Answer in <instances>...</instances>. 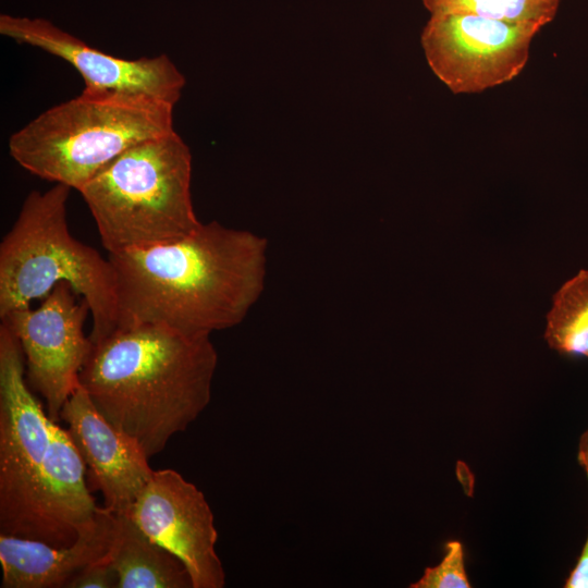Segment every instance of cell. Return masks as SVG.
<instances>
[{"label":"cell","mask_w":588,"mask_h":588,"mask_svg":"<svg viewBox=\"0 0 588 588\" xmlns=\"http://www.w3.org/2000/svg\"><path fill=\"white\" fill-rule=\"evenodd\" d=\"M540 29L531 23L436 13L420 40L433 74L454 94H474L519 75Z\"/></svg>","instance_id":"cell-7"},{"label":"cell","mask_w":588,"mask_h":588,"mask_svg":"<svg viewBox=\"0 0 588 588\" xmlns=\"http://www.w3.org/2000/svg\"><path fill=\"white\" fill-rule=\"evenodd\" d=\"M578 462L586 470L588 477V429L581 436L578 449Z\"/></svg>","instance_id":"cell-20"},{"label":"cell","mask_w":588,"mask_h":588,"mask_svg":"<svg viewBox=\"0 0 588 588\" xmlns=\"http://www.w3.org/2000/svg\"><path fill=\"white\" fill-rule=\"evenodd\" d=\"M60 418L88 470L105 507L126 513L155 470L140 445L98 412L79 383L64 403Z\"/></svg>","instance_id":"cell-11"},{"label":"cell","mask_w":588,"mask_h":588,"mask_svg":"<svg viewBox=\"0 0 588 588\" xmlns=\"http://www.w3.org/2000/svg\"><path fill=\"white\" fill-rule=\"evenodd\" d=\"M411 588H468L471 587L464 563L462 542L451 540L445 544L443 559L436 566L427 567Z\"/></svg>","instance_id":"cell-17"},{"label":"cell","mask_w":588,"mask_h":588,"mask_svg":"<svg viewBox=\"0 0 588 588\" xmlns=\"http://www.w3.org/2000/svg\"><path fill=\"white\" fill-rule=\"evenodd\" d=\"M173 109L144 94L84 88L13 133L9 151L32 174L79 191L131 147L173 131Z\"/></svg>","instance_id":"cell-3"},{"label":"cell","mask_w":588,"mask_h":588,"mask_svg":"<svg viewBox=\"0 0 588 588\" xmlns=\"http://www.w3.org/2000/svg\"><path fill=\"white\" fill-rule=\"evenodd\" d=\"M119 575L107 559L82 571L68 588H118Z\"/></svg>","instance_id":"cell-18"},{"label":"cell","mask_w":588,"mask_h":588,"mask_svg":"<svg viewBox=\"0 0 588 588\" xmlns=\"http://www.w3.org/2000/svg\"><path fill=\"white\" fill-rule=\"evenodd\" d=\"M544 340L562 355L588 358V269H580L554 293Z\"/></svg>","instance_id":"cell-15"},{"label":"cell","mask_w":588,"mask_h":588,"mask_svg":"<svg viewBox=\"0 0 588 588\" xmlns=\"http://www.w3.org/2000/svg\"><path fill=\"white\" fill-rule=\"evenodd\" d=\"M431 13L473 14L541 27L556 15L559 0H422Z\"/></svg>","instance_id":"cell-16"},{"label":"cell","mask_w":588,"mask_h":588,"mask_svg":"<svg viewBox=\"0 0 588 588\" xmlns=\"http://www.w3.org/2000/svg\"><path fill=\"white\" fill-rule=\"evenodd\" d=\"M564 587L588 588V536L575 567L569 573Z\"/></svg>","instance_id":"cell-19"},{"label":"cell","mask_w":588,"mask_h":588,"mask_svg":"<svg viewBox=\"0 0 588 588\" xmlns=\"http://www.w3.org/2000/svg\"><path fill=\"white\" fill-rule=\"evenodd\" d=\"M186 567L193 588H223L218 532L204 493L174 469L155 470L125 513Z\"/></svg>","instance_id":"cell-9"},{"label":"cell","mask_w":588,"mask_h":588,"mask_svg":"<svg viewBox=\"0 0 588 588\" xmlns=\"http://www.w3.org/2000/svg\"><path fill=\"white\" fill-rule=\"evenodd\" d=\"M71 187L33 191L0 244V319L45 298L62 282L89 305L94 344L117 330L115 278L109 258L72 236Z\"/></svg>","instance_id":"cell-4"},{"label":"cell","mask_w":588,"mask_h":588,"mask_svg":"<svg viewBox=\"0 0 588 588\" xmlns=\"http://www.w3.org/2000/svg\"><path fill=\"white\" fill-rule=\"evenodd\" d=\"M87 468L68 429L52 422L44 478L39 488L33 539L53 547L72 544L96 516Z\"/></svg>","instance_id":"cell-13"},{"label":"cell","mask_w":588,"mask_h":588,"mask_svg":"<svg viewBox=\"0 0 588 588\" xmlns=\"http://www.w3.org/2000/svg\"><path fill=\"white\" fill-rule=\"evenodd\" d=\"M217 365L210 335L142 323L94 344L79 383L98 412L150 458L206 409Z\"/></svg>","instance_id":"cell-2"},{"label":"cell","mask_w":588,"mask_h":588,"mask_svg":"<svg viewBox=\"0 0 588 588\" xmlns=\"http://www.w3.org/2000/svg\"><path fill=\"white\" fill-rule=\"evenodd\" d=\"M115 513L99 507L95 518L66 547L0 534L2 588H62L89 565L107 560Z\"/></svg>","instance_id":"cell-12"},{"label":"cell","mask_w":588,"mask_h":588,"mask_svg":"<svg viewBox=\"0 0 588 588\" xmlns=\"http://www.w3.org/2000/svg\"><path fill=\"white\" fill-rule=\"evenodd\" d=\"M75 294L62 282L36 309L24 307L1 318L21 344L28 384L45 399L54 421L79 384V372L94 347L84 334L89 305L84 298L77 302Z\"/></svg>","instance_id":"cell-8"},{"label":"cell","mask_w":588,"mask_h":588,"mask_svg":"<svg viewBox=\"0 0 588 588\" xmlns=\"http://www.w3.org/2000/svg\"><path fill=\"white\" fill-rule=\"evenodd\" d=\"M268 242L218 221L169 243L110 253L118 326L208 334L240 324L261 296Z\"/></svg>","instance_id":"cell-1"},{"label":"cell","mask_w":588,"mask_h":588,"mask_svg":"<svg viewBox=\"0 0 588 588\" xmlns=\"http://www.w3.org/2000/svg\"><path fill=\"white\" fill-rule=\"evenodd\" d=\"M0 33L70 63L84 88L144 94L172 105L181 98L185 78L166 54L124 59L88 46L45 19L0 15Z\"/></svg>","instance_id":"cell-10"},{"label":"cell","mask_w":588,"mask_h":588,"mask_svg":"<svg viewBox=\"0 0 588 588\" xmlns=\"http://www.w3.org/2000/svg\"><path fill=\"white\" fill-rule=\"evenodd\" d=\"M108 560L119 575L118 588H193L185 565L125 513L115 515Z\"/></svg>","instance_id":"cell-14"},{"label":"cell","mask_w":588,"mask_h":588,"mask_svg":"<svg viewBox=\"0 0 588 588\" xmlns=\"http://www.w3.org/2000/svg\"><path fill=\"white\" fill-rule=\"evenodd\" d=\"M24 353L0 326V534L33 538L52 420L30 392Z\"/></svg>","instance_id":"cell-6"},{"label":"cell","mask_w":588,"mask_h":588,"mask_svg":"<svg viewBox=\"0 0 588 588\" xmlns=\"http://www.w3.org/2000/svg\"><path fill=\"white\" fill-rule=\"evenodd\" d=\"M191 179L189 148L173 130L131 147L78 192L110 254L169 243L198 229Z\"/></svg>","instance_id":"cell-5"}]
</instances>
